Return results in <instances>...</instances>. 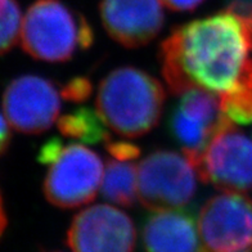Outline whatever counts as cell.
Wrapping results in <instances>:
<instances>
[{"label": "cell", "instance_id": "1", "mask_svg": "<svg viewBox=\"0 0 252 252\" xmlns=\"http://www.w3.org/2000/svg\"><path fill=\"white\" fill-rule=\"evenodd\" d=\"M252 1L233 0L224 10L175 27L158 50L167 89L228 94L252 90Z\"/></svg>", "mask_w": 252, "mask_h": 252}, {"label": "cell", "instance_id": "2", "mask_svg": "<svg viewBox=\"0 0 252 252\" xmlns=\"http://www.w3.org/2000/svg\"><path fill=\"white\" fill-rule=\"evenodd\" d=\"M165 100V89L156 77L138 67L123 66L100 81L96 110L112 131L139 138L158 125Z\"/></svg>", "mask_w": 252, "mask_h": 252}, {"label": "cell", "instance_id": "3", "mask_svg": "<svg viewBox=\"0 0 252 252\" xmlns=\"http://www.w3.org/2000/svg\"><path fill=\"white\" fill-rule=\"evenodd\" d=\"M93 43V27L85 16L62 0H36L22 20L21 44L37 61L68 62Z\"/></svg>", "mask_w": 252, "mask_h": 252}, {"label": "cell", "instance_id": "4", "mask_svg": "<svg viewBox=\"0 0 252 252\" xmlns=\"http://www.w3.org/2000/svg\"><path fill=\"white\" fill-rule=\"evenodd\" d=\"M198 179L186 155L157 150L138 165V199L152 211L183 209L196 196Z\"/></svg>", "mask_w": 252, "mask_h": 252}, {"label": "cell", "instance_id": "5", "mask_svg": "<svg viewBox=\"0 0 252 252\" xmlns=\"http://www.w3.org/2000/svg\"><path fill=\"white\" fill-rule=\"evenodd\" d=\"M100 157L81 144H68L48 165L43 184L48 202L60 209H76L94 201L103 179Z\"/></svg>", "mask_w": 252, "mask_h": 252}, {"label": "cell", "instance_id": "6", "mask_svg": "<svg viewBox=\"0 0 252 252\" xmlns=\"http://www.w3.org/2000/svg\"><path fill=\"white\" fill-rule=\"evenodd\" d=\"M169 117V130L183 153L196 166L214 136L233 124L222 113L219 96L203 89L180 94Z\"/></svg>", "mask_w": 252, "mask_h": 252}, {"label": "cell", "instance_id": "7", "mask_svg": "<svg viewBox=\"0 0 252 252\" xmlns=\"http://www.w3.org/2000/svg\"><path fill=\"white\" fill-rule=\"evenodd\" d=\"M205 252H234L252 247V199L224 192L209 198L198 215Z\"/></svg>", "mask_w": 252, "mask_h": 252}, {"label": "cell", "instance_id": "8", "mask_svg": "<svg viewBox=\"0 0 252 252\" xmlns=\"http://www.w3.org/2000/svg\"><path fill=\"white\" fill-rule=\"evenodd\" d=\"M62 108V94L56 83L37 75L12 80L3 94V110L17 131L37 135L52 127Z\"/></svg>", "mask_w": 252, "mask_h": 252}, {"label": "cell", "instance_id": "9", "mask_svg": "<svg viewBox=\"0 0 252 252\" xmlns=\"http://www.w3.org/2000/svg\"><path fill=\"white\" fill-rule=\"evenodd\" d=\"M194 167L201 182L222 192L252 190V140L230 124L214 136Z\"/></svg>", "mask_w": 252, "mask_h": 252}, {"label": "cell", "instance_id": "10", "mask_svg": "<svg viewBox=\"0 0 252 252\" xmlns=\"http://www.w3.org/2000/svg\"><path fill=\"white\" fill-rule=\"evenodd\" d=\"M135 242L133 220L108 205L80 211L67 232V245L72 252H134Z\"/></svg>", "mask_w": 252, "mask_h": 252}, {"label": "cell", "instance_id": "11", "mask_svg": "<svg viewBox=\"0 0 252 252\" xmlns=\"http://www.w3.org/2000/svg\"><path fill=\"white\" fill-rule=\"evenodd\" d=\"M106 32L125 48H140L158 36L165 25L159 0H100Z\"/></svg>", "mask_w": 252, "mask_h": 252}, {"label": "cell", "instance_id": "12", "mask_svg": "<svg viewBox=\"0 0 252 252\" xmlns=\"http://www.w3.org/2000/svg\"><path fill=\"white\" fill-rule=\"evenodd\" d=\"M146 252H205L194 216L184 210L153 211L143 224Z\"/></svg>", "mask_w": 252, "mask_h": 252}, {"label": "cell", "instance_id": "13", "mask_svg": "<svg viewBox=\"0 0 252 252\" xmlns=\"http://www.w3.org/2000/svg\"><path fill=\"white\" fill-rule=\"evenodd\" d=\"M102 196L123 207H131L138 199V166L131 161L108 159L102 179Z\"/></svg>", "mask_w": 252, "mask_h": 252}, {"label": "cell", "instance_id": "14", "mask_svg": "<svg viewBox=\"0 0 252 252\" xmlns=\"http://www.w3.org/2000/svg\"><path fill=\"white\" fill-rule=\"evenodd\" d=\"M58 130L67 138L87 144H98L111 139L107 125L100 115L92 108L80 107L58 119Z\"/></svg>", "mask_w": 252, "mask_h": 252}, {"label": "cell", "instance_id": "15", "mask_svg": "<svg viewBox=\"0 0 252 252\" xmlns=\"http://www.w3.org/2000/svg\"><path fill=\"white\" fill-rule=\"evenodd\" d=\"M21 27L22 17L17 0H0V56L16 45Z\"/></svg>", "mask_w": 252, "mask_h": 252}, {"label": "cell", "instance_id": "16", "mask_svg": "<svg viewBox=\"0 0 252 252\" xmlns=\"http://www.w3.org/2000/svg\"><path fill=\"white\" fill-rule=\"evenodd\" d=\"M220 108L232 123L247 125L252 123V90H241L219 95Z\"/></svg>", "mask_w": 252, "mask_h": 252}, {"label": "cell", "instance_id": "17", "mask_svg": "<svg viewBox=\"0 0 252 252\" xmlns=\"http://www.w3.org/2000/svg\"><path fill=\"white\" fill-rule=\"evenodd\" d=\"M93 93V84L88 77L76 76L66 83L61 89L63 99L73 103H83Z\"/></svg>", "mask_w": 252, "mask_h": 252}, {"label": "cell", "instance_id": "18", "mask_svg": "<svg viewBox=\"0 0 252 252\" xmlns=\"http://www.w3.org/2000/svg\"><path fill=\"white\" fill-rule=\"evenodd\" d=\"M106 150L111 156L119 161H133L140 156V148L130 142L108 139L106 142Z\"/></svg>", "mask_w": 252, "mask_h": 252}, {"label": "cell", "instance_id": "19", "mask_svg": "<svg viewBox=\"0 0 252 252\" xmlns=\"http://www.w3.org/2000/svg\"><path fill=\"white\" fill-rule=\"evenodd\" d=\"M167 9L173 12H193L206 0H161Z\"/></svg>", "mask_w": 252, "mask_h": 252}, {"label": "cell", "instance_id": "20", "mask_svg": "<svg viewBox=\"0 0 252 252\" xmlns=\"http://www.w3.org/2000/svg\"><path fill=\"white\" fill-rule=\"evenodd\" d=\"M10 143V131L8 127L7 119H4L0 113V155L7 151Z\"/></svg>", "mask_w": 252, "mask_h": 252}, {"label": "cell", "instance_id": "21", "mask_svg": "<svg viewBox=\"0 0 252 252\" xmlns=\"http://www.w3.org/2000/svg\"><path fill=\"white\" fill-rule=\"evenodd\" d=\"M7 228V215L4 211L3 201H1V196H0V237L3 234V232Z\"/></svg>", "mask_w": 252, "mask_h": 252}, {"label": "cell", "instance_id": "22", "mask_svg": "<svg viewBox=\"0 0 252 252\" xmlns=\"http://www.w3.org/2000/svg\"><path fill=\"white\" fill-rule=\"evenodd\" d=\"M234 252H252V247H249V249H245V250H239V251H234Z\"/></svg>", "mask_w": 252, "mask_h": 252}]
</instances>
